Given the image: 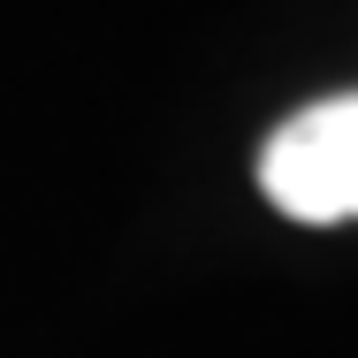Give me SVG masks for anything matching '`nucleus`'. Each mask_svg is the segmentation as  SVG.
Here are the masks:
<instances>
[{"label": "nucleus", "mask_w": 358, "mask_h": 358, "mask_svg": "<svg viewBox=\"0 0 358 358\" xmlns=\"http://www.w3.org/2000/svg\"><path fill=\"white\" fill-rule=\"evenodd\" d=\"M259 191L267 206L305 229L358 221V92L297 107L259 152Z\"/></svg>", "instance_id": "nucleus-1"}]
</instances>
